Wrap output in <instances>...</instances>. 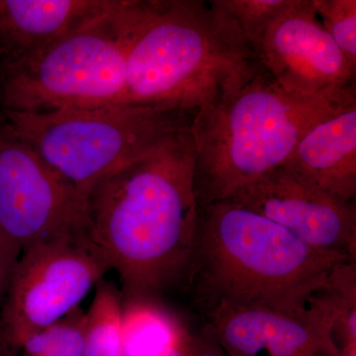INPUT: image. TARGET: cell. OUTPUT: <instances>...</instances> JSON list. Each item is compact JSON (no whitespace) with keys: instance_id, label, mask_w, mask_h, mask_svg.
Returning <instances> with one entry per match:
<instances>
[{"instance_id":"obj_1","label":"cell","mask_w":356,"mask_h":356,"mask_svg":"<svg viewBox=\"0 0 356 356\" xmlns=\"http://www.w3.org/2000/svg\"><path fill=\"white\" fill-rule=\"evenodd\" d=\"M88 238L122 283V301L153 299L194 266L199 204L191 127L117 168L84 196Z\"/></svg>"},{"instance_id":"obj_2","label":"cell","mask_w":356,"mask_h":356,"mask_svg":"<svg viewBox=\"0 0 356 356\" xmlns=\"http://www.w3.org/2000/svg\"><path fill=\"white\" fill-rule=\"evenodd\" d=\"M257 64L220 0H133L126 104L197 112L245 81Z\"/></svg>"},{"instance_id":"obj_3","label":"cell","mask_w":356,"mask_h":356,"mask_svg":"<svg viewBox=\"0 0 356 356\" xmlns=\"http://www.w3.org/2000/svg\"><path fill=\"white\" fill-rule=\"evenodd\" d=\"M348 255L312 248L233 201L199 207L194 264L208 301L298 313L334 296Z\"/></svg>"},{"instance_id":"obj_4","label":"cell","mask_w":356,"mask_h":356,"mask_svg":"<svg viewBox=\"0 0 356 356\" xmlns=\"http://www.w3.org/2000/svg\"><path fill=\"white\" fill-rule=\"evenodd\" d=\"M356 105V89L303 97L278 86L261 64L242 83L194 115L199 207L231 197L280 168L318 122Z\"/></svg>"},{"instance_id":"obj_5","label":"cell","mask_w":356,"mask_h":356,"mask_svg":"<svg viewBox=\"0 0 356 356\" xmlns=\"http://www.w3.org/2000/svg\"><path fill=\"white\" fill-rule=\"evenodd\" d=\"M195 113L170 104L4 110L2 123L84 199L98 180L191 128Z\"/></svg>"},{"instance_id":"obj_6","label":"cell","mask_w":356,"mask_h":356,"mask_svg":"<svg viewBox=\"0 0 356 356\" xmlns=\"http://www.w3.org/2000/svg\"><path fill=\"white\" fill-rule=\"evenodd\" d=\"M133 0L17 64L2 65L4 110L44 112L126 104Z\"/></svg>"},{"instance_id":"obj_7","label":"cell","mask_w":356,"mask_h":356,"mask_svg":"<svg viewBox=\"0 0 356 356\" xmlns=\"http://www.w3.org/2000/svg\"><path fill=\"white\" fill-rule=\"evenodd\" d=\"M110 267L86 231L29 248L0 311V346L13 350L79 307Z\"/></svg>"},{"instance_id":"obj_8","label":"cell","mask_w":356,"mask_h":356,"mask_svg":"<svg viewBox=\"0 0 356 356\" xmlns=\"http://www.w3.org/2000/svg\"><path fill=\"white\" fill-rule=\"evenodd\" d=\"M83 231L86 217L81 194L0 124V238L22 254Z\"/></svg>"},{"instance_id":"obj_9","label":"cell","mask_w":356,"mask_h":356,"mask_svg":"<svg viewBox=\"0 0 356 356\" xmlns=\"http://www.w3.org/2000/svg\"><path fill=\"white\" fill-rule=\"evenodd\" d=\"M255 56L278 86L292 95L317 97L356 89V67L323 27L313 0H291Z\"/></svg>"},{"instance_id":"obj_10","label":"cell","mask_w":356,"mask_h":356,"mask_svg":"<svg viewBox=\"0 0 356 356\" xmlns=\"http://www.w3.org/2000/svg\"><path fill=\"white\" fill-rule=\"evenodd\" d=\"M339 305L337 294L298 313L207 301V329L227 356H341Z\"/></svg>"},{"instance_id":"obj_11","label":"cell","mask_w":356,"mask_h":356,"mask_svg":"<svg viewBox=\"0 0 356 356\" xmlns=\"http://www.w3.org/2000/svg\"><path fill=\"white\" fill-rule=\"evenodd\" d=\"M227 199L280 225L312 248L355 257V204L318 191L280 166Z\"/></svg>"},{"instance_id":"obj_12","label":"cell","mask_w":356,"mask_h":356,"mask_svg":"<svg viewBox=\"0 0 356 356\" xmlns=\"http://www.w3.org/2000/svg\"><path fill=\"white\" fill-rule=\"evenodd\" d=\"M119 0H0L2 65L33 57L108 13Z\"/></svg>"},{"instance_id":"obj_13","label":"cell","mask_w":356,"mask_h":356,"mask_svg":"<svg viewBox=\"0 0 356 356\" xmlns=\"http://www.w3.org/2000/svg\"><path fill=\"white\" fill-rule=\"evenodd\" d=\"M344 202L356 195V105L307 131L280 166Z\"/></svg>"},{"instance_id":"obj_14","label":"cell","mask_w":356,"mask_h":356,"mask_svg":"<svg viewBox=\"0 0 356 356\" xmlns=\"http://www.w3.org/2000/svg\"><path fill=\"white\" fill-rule=\"evenodd\" d=\"M122 307V356H163L177 346L184 325L153 299Z\"/></svg>"},{"instance_id":"obj_15","label":"cell","mask_w":356,"mask_h":356,"mask_svg":"<svg viewBox=\"0 0 356 356\" xmlns=\"http://www.w3.org/2000/svg\"><path fill=\"white\" fill-rule=\"evenodd\" d=\"M95 287L86 313L83 356H122L121 292L104 280Z\"/></svg>"},{"instance_id":"obj_16","label":"cell","mask_w":356,"mask_h":356,"mask_svg":"<svg viewBox=\"0 0 356 356\" xmlns=\"http://www.w3.org/2000/svg\"><path fill=\"white\" fill-rule=\"evenodd\" d=\"M86 313L76 307L55 324L26 339L10 356H83Z\"/></svg>"},{"instance_id":"obj_17","label":"cell","mask_w":356,"mask_h":356,"mask_svg":"<svg viewBox=\"0 0 356 356\" xmlns=\"http://www.w3.org/2000/svg\"><path fill=\"white\" fill-rule=\"evenodd\" d=\"M242 31L254 54L266 32L291 0H220Z\"/></svg>"},{"instance_id":"obj_18","label":"cell","mask_w":356,"mask_h":356,"mask_svg":"<svg viewBox=\"0 0 356 356\" xmlns=\"http://www.w3.org/2000/svg\"><path fill=\"white\" fill-rule=\"evenodd\" d=\"M313 6L325 31L356 67L355 0H313Z\"/></svg>"},{"instance_id":"obj_19","label":"cell","mask_w":356,"mask_h":356,"mask_svg":"<svg viewBox=\"0 0 356 356\" xmlns=\"http://www.w3.org/2000/svg\"><path fill=\"white\" fill-rule=\"evenodd\" d=\"M177 348L182 356H227L208 329L198 334L189 332L184 325Z\"/></svg>"},{"instance_id":"obj_20","label":"cell","mask_w":356,"mask_h":356,"mask_svg":"<svg viewBox=\"0 0 356 356\" xmlns=\"http://www.w3.org/2000/svg\"><path fill=\"white\" fill-rule=\"evenodd\" d=\"M20 255V252L15 248L0 238V311L6 301Z\"/></svg>"},{"instance_id":"obj_21","label":"cell","mask_w":356,"mask_h":356,"mask_svg":"<svg viewBox=\"0 0 356 356\" xmlns=\"http://www.w3.org/2000/svg\"><path fill=\"white\" fill-rule=\"evenodd\" d=\"M163 356H182L181 353H179V350H177V346L175 348H173L172 350H170L168 351V353H166L165 355Z\"/></svg>"},{"instance_id":"obj_22","label":"cell","mask_w":356,"mask_h":356,"mask_svg":"<svg viewBox=\"0 0 356 356\" xmlns=\"http://www.w3.org/2000/svg\"><path fill=\"white\" fill-rule=\"evenodd\" d=\"M341 356H356V350L343 351L341 353Z\"/></svg>"},{"instance_id":"obj_23","label":"cell","mask_w":356,"mask_h":356,"mask_svg":"<svg viewBox=\"0 0 356 356\" xmlns=\"http://www.w3.org/2000/svg\"><path fill=\"white\" fill-rule=\"evenodd\" d=\"M0 356H10V355L3 348L0 346Z\"/></svg>"}]
</instances>
